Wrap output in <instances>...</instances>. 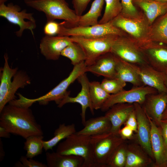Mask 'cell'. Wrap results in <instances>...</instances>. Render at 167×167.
Returning a JSON list of instances; mask_svg holds the SVG:
<instances>
[{"label": "cell", "instance_id": "obj_1", "mask_svg": "<svg viewBox=\"0 0 167 167\" xmlns=\"http://www.w3.org/2000/svg\"><path fill=\"white\" fill-rule=\"evenodd\" d=\"M30 107L19 99L11 101L0 111V126L25 139L32 135H43Z\"/></svg>", "mask_w": 167, "mask_h": 167}, {"label": "cell", "instance_id": "obj_2", "mask_svg": "<svg viewBox=\"0 0 167 167\" xmlns=\"http://www.w3.org/2000/svg\"><path fill=\"white\" fill-rule=\"evenodd\" d=\"M25 4L45 14L47 22L63 20L67 28L78 26L79 16L71 9L65 0H24Z\"/></svg>", "mask_w": 167, "mask_h": 167}, {"label": "cell", "instance_id": "obj_3", "mask_svg": "<svg viewBox=\"0 0 167 167\" xmlns=\"http://www.w3.org/2000/svg\"><path fill=\"white\" fill-rule=\"evenodd\" d=\"M56 152L62 155L81 156L84 159L83 167H95L90 136L75 132L59 143Z\"/></svg>", "mask_w": 167, "mask_h": 167}, {"label": "cell", "instance_id": "obj_4", "mask_svg": "<svg viewBox=\"0 0 167 167\" xmlns=\"http://www.w3.org/2000/svg\"><path fill=\"white\" fill-rule=\"evenodd\" d=\"M90 137L95 167H108L115 150L126 140L111 132Z\"/></svg>", "mask_w": 167, "mask_h": 167}, {"label": "cell", "instance_id": "obj_5", "mask_svg": "<svg viewBox=\"0 0 167 167\" xmlns=\"http://www.w3.org/2000/svg\"><path fill=\"white\" fill-rule=\"evenodd\" d=\"M85 62L74 66L68 76L45 95L35 99H29L22 96L23 101L31 106L34 103L38 102L41 105H46L51 101H54L58 105L66 96L70 94L67 89L82 74L86 73V67Z\"/></svg>", "mask_w": 167, "mask_h": 167}, {"label": "cell", "instance_id": "obj_6", "mask_svg": "<svg viewBox=\"0 0 167 167\" xmlns=\"http://www.w3.org/2000/svg\"><path fill=\"white\" fill-rule=\"evenodd\" d=\"M121 36L110 35L97 38H88L79 36H71L70 39L79 44L84 50L86 57L87 66L91 65L100 56L110 52L115 41Z\"/></svg>", "mask_w": 167, "mask_h": 167}, {"label": "cell", "instance_id": "obj_7", "mask_svg": "<svg viewBox=\"0 0 167 167\" xmlns=\"http://www.w3.org/2000/svg\"><path fill=\"white\" fill-rule=\"evenodd\" d=\"M110 22L114 27L129 34L140 46L151 42L149 39L150 26L144 16L132 18L120 14Z\"/></svg>", "mask_w": 167, "mask_h": 167}, {"label": "cell", "instance_id": "obj_8", "mask_svg": "<svg viewBox=\"0 0 167 167\" xmlns=\"http://www.w3.org/2000/svg\"><path fill=\"white\" fill-rule=\"evenodd\" d=\"M115 35L121 36L125 35L124 32L113 26L110 22L104 24L88 26H77L67 28L61 23L59 36H79L88 38L101 37Z\"/></svg>", "mask_w": 167, "mask_h": 167}, {"label": "cell", "instance_id": "obj_9", "mask_svg": "<svg viewBox=\"0 0 167 167\" xmlns=\"http://www.w3.org/2000/svg\"><path fill=\"white\" fill-rule=\"evenodd\" d=\"M33 14L27 12L26 9L21 10L19 5L10 3L6 5L0 4V16L4 18L10 23L19 27L15 32L16 36L21 37L25 30H29L33 36V30L36 27V20Z\"/></svg>", "mask_w": 167, "mask_h": 167}, {"label": "cell", "instance_id": "obj_10", "mask_svg": "<svg viewBox=\"0 0 167 167\" xmlns=\"http://www.w3.org/2000/svg\"><path fill=\"white\" fill-rule=\"evenodd\" d=\"M119 36L112 45L110 52L129 63L139 66L149 64L140 46L132 39Z\"/></svg>", "mask_w": 167, "mask_h": 167}, {"label": "cell", "instance_id": "obj_11", "mask_svg": "<svg viewBox=\"0 0 167 167\" xmlns=\"http://www.w3.org/2000/svg\"><path fill=\"white\" fill-rule=\"evenodd\" d=\"M157 92L155 89L144 85L134 86L127 90L123 89L117 93L111 94L101 109L102 111H106L113 105L121 103H137L142 105L148 95Z\"/></svg>", "mask_w": 167, "mask_h": 167}, {"label": "cell", "instance_id": "obj_12", "mask_svg": "<svg viewBox=\"0 0 167 167\" xmlns=\"http://www.w3.org/2000/svg\"><path fill=\"white\" fill-rule=\"evenodd\" d=\"M80 84L81 88L80 91L75 97H72L69 95L66 96L58 105V106L61 108L64 105L69 103H78L81 107V116L82 123L84 126L86 120V113L87 109L89 108L92 115L94 114L91 99L89 92V83L86 73L81 75L77 79Z\"/></svg>", "mask_w": 167, "mask_h": 167}, {"label": "cell", "instance_id": "obj_13", "mask_svg": "<svg viewBox=\"0 0 167 167\" xmlns=\"http://www.w3.org/2000/svg\"><path fill=\"white\" fill-rule=\"evenodd\" d=\"M137 122V142L150 156L154 162L150 142L151 125L148 117L141 105L133 103Z\"/></svg>", "mask_w": 167, "mask_h": 167}, {"label": "cell", "instance_id": "obj_14", "mask_svg": "<svg viewBox=\"0 0 167 167\" xmlns=\"http://www.w3.org/2000/svg\"><path fill=\"white\" fill-rule=\"evenodd\" d=\"M148 64L165 75L167 74V46L149 42L140 46Z\"/></svg>", "mask_w": 167, "mask_h": 167}, {"label": "cell", "instance_id": "obj_15", "mask_svg": "<svg viewBox=\"0 0 167 167\" xmlns=\"http://www.w3.org/2000/svg\"><path fill=\"white\" fill-rule=\"evenodd\" d=\"M148 117L151 125L150 142L154 159L152 165L154 167H167V145L159 127Z\"/></svg>", "mask_w": 167, "mask_h": 167}, {"label": "cell", "instance_id": "obj_16", "mask_svg": "<svg viewBox=\"0 0 167 167\" xmlns=\"http://www.w3.org/2000/svg\"><path fill=\"white\" fill-rule=\"evenodd\" d=\"M72 42L70 36L46 35L41 40L40 52L47 60H58L62 50Z\"/></svg>", "mask_w": 167, "mask_h": 167}, {"label": "cell", "instance_id": "obj_17", "mask_svg": "<svg viewBox=\"0 0 167 167\" xmlns=\"http://www.w3.org/2000/svg\"><path fill=\"white\" fill-rule=\"evenodd\" d=\"M167 105V93L157 92L148 95L142 105L146 114L159 126Z\"/></svg>", "mask_w": 167, "mask_h": 167}, {"label": "cell", "instance_id": "obj_18", "mask_svg": "<svg viewBox=\"0 0 167 167\" xmlns=\"http://www.w3.org/2000/svg\"><path fill=\"white\" fill-rule=\"evenodd\" d=\"M131 64L143 85L155 89L158 92L167 93V88L165 84V74L156 70L149 64L139 66Z\"/></svg>", "mask_w": 167, "mask_h": 167}, {"label": "cell", "instance_id": "obj_19", "mask_svg": "<svg viewBox=\"0 0 167 167\" xmlns=\"http://www.w3.org/2000/svg\"><path fill=\"white\" fill-rule=\"evenodd\" d=\"M116 57L110 52L99 57L91 65L86 66V72H89L105 78H116Z\"/></svg>", "mask_w": 167, "mask_h": 167}, {"label": "cell", "instance_id": "obj_20", "mask_svg": "<svg viewBox=\"0 0 167 167\" xmlns=\"http://www.w3.org/2000/svg\"><path fill=\"white\" fill-rule=\"evenodd\" d=\"M135 109L134 104L118 103L113 105L105 114L111 124L110 132L118 134L121 126L124 124L130 113Z\"/></svg>", "mask_w": 167, "mask_h": 167}, {"label": "cell", "instance_id": "obj_21", "mask_svg": "<svg viewBox=\"0 0 167 167\" xmlns=\"http://www.w3.org/2000/svg\"><path fill=\"white\" fill-rule=\"evenodd\" d=\"M153 161L137 142L127 144L125 167H147L153 164Z\"/></svg>", "mask_w": 167, "mask_h": 167}, {"label": "cell", "instance_id": "obj_22", "mask_svg": "<svg viewBox=\"0 0 167 167\" xmlns=\"http://www.w3.org/2000/svg\"><path fill=\"white\" fill-rule=\"evenodd\" d=\"M143 11L144 16L151 26L159 16L167 12V2L154 0H132Z\"/></svg>", "mask_w": 167, "mask_h": 167}, {"label": "cell", "instance_id": "obj_23", "mask_svg": "<svg viewBox=\"0 0 167 167\" xmlns=\"http://www.w3.org/2000/svg\"><path fill=\"white\" fill-rule=\"evenodd\" d=\"M84 126L76 133L91 136L110 132L111 128V122L105 115L89 119L86 121Z\"/></svg>", "mask_w": 167, "mask_h": 167}, {"label": "cell", "instance_id": "obj_24", "mask_svg": "<svg viewBox=\"0 0 167 167\" xmlns=\"http://www.w3.org/2000/svg\"><path fill=\"white\" fill-rule=\"evenodd\" d=\"M45 156L48 167H83L84 163L81 156L62 155L56 152H47Z\"/></svg>", "mask_w": 167, "mask_h": 167}, {"label": "cell", "instance_id": "obj_25", "mask_svg": "<svg viewBox=\"0 0 167 167\" xmlns=\"http://www.w3.org/2000/svg\"><path fill=\"white\" fill-rule=\"evenodd\" d=\"M116 70V78L134 86L143 85L137 72L132 64L117 57Z\"/></svg>", "mask_w": 167, "mask_h": 167}, {"label": "cell", "instance_id": "obj_26", "mask_svg": "<svg viewBox=\"0 0 167 167\" xmlns=\"http://www.w3.org/2000/svg\"><path fill=\"white\" fill-rule=\"evenodd\" d=\"M5 62L4 66L0 71V111L7 104L6 98L11 84V79L18 71L16 67L12 68L8 64V58L7 54L4 55Z\"/></svg>", "mask_w": 167, "mask_h": 167}, {"label": "cell", "instance_id": "obj_27", "mask_svg": "<svg viewBox=\"0 0 167 167\" xmlns=\"http://www.w3.org/2000/svg\"><path fill=\"white\" fill-rule=\"evenodd\" d=\"M149 39L151 42L167 44V12L150 26Z\"/></svg>", "mask_w": 167, "mask_h": 167}, {"label": "cell", "instance_id": "obj_28", "mask_svg": "<svg viewBox=\"0 0 167 167\" xmlns=\"http://www.w3.org/2000/svg\"><path fill=\"white\" fill-rule=\"evenodd\" d=\"M76 132L75 125L72 123L66 125L65 123L60 124L54 131V137L48 141L43 140V149L45 151L52 149L62 139Z\"/></svg>", "mask_w": 167, "mask_h": 167}, {"label": "cell", "instance_id": "obj_29", "mask_svg": "<svg viewBox=\"0 0 167 167\" xmlns=\"http://www.w3.org/2000/svg\"><path fill=\"white\" fill-rule=\"evenodd\" d=\"M104 2V0H94L89 11L79 17L77 26H88L98 24Z\"/></svg>", "mask_w": 167, "mask_h": 167}, {"label": "cell", "instance_id": "obj_30", "mask_svg": "<svg viewBox=\"0 0 167 167\" xmlns=\"http://www.w3.org/2000/svg\"><path fill=\"white\" fill-rule=\"evenodd\" d=\"M89 92L92 107L96 110L101 109L110 95L96 81L90 82Z\"/></svg>", "mask_w": 167, "mask_h": 167}, {"label": "cell", "instance_id": "obj_31", "mask_svg": "<svg viewBox=\"0 0 167 167\" xmlns=\"http://www.w3.org/2000/svg\"><path fill=\"white\" fill-rule=\"evenodd\" d=\"M30 83L31 79L25 71H18L13 77L9 87L6 100L7 104L15 99V94L19 88H23Z\"/></svg>", "mask_w": 167, "mask_h": 167}, {"label": "cell", "instance_id": "obj_32", "mask_svg": "<svg viewBox=\"0 0 167 167\" xmlns=\"http://www.w3.org/2000/svg\"><path fill=\"white\" fill-rule=\"evenodd\" d=\"M61 55L66 57L74 66L85 61L86 57L81 47L77 43L72 42L62 51Z\"/></svg>", "mask_w": 167, "mask_h": 167}, {"label": "cell", "instance_id": "obj_33", "mask_svg": "<svg viewBox=\"0 0 167 167\" xmlns=\"http://www.w3.org/2000/svg\"><path fill=\"white\" fill-rule=\"evenodd\" d=\"M43 135H33L26 139L24 149L27 151L26 156L28 158H33L42 153L43 146Z\"/></svg>", "mask_w": 167, "mask_h": 167}, {"label": "cell", "instance_id": "obj_34", "mask_svg": "<svg viewBox=\"0 0 167 167\" xmlns=\"http://www.w3.org/2000/svg\"><path fill=\"white\" fill-rule=\"evenodd\" d=\"M104 12L98 24H104L112 21L122 12V7L121 0H104Z\"/></svg>", "mask_w": 167, "mask_h": 167}, {"label": "cell", "instance_id": "obj_35", "mask_svg": "<svg viewBox=\"0 0 167 167\" xmlns=\"http://www.w3.org/2000/svg\"><path fill=\"white\" fill-rule=\"evenodd\" d=\"M127 143L125 141L115 150L109 163L108 167H125L127 155Z\"/></svg>", "mask_w": 167, "mask_h": 167}, {"label": "cell", "instance_id": "obj_36", "mask_svg": "<svg viewBox=\"0 0 167 167\" xmlns=\"http://www.w3.org/2000/svg\"><path fill=\"white\" fill-rule=\"evenodd\" d=\"M126 83L118 78H105L102 80L101 84L107 92L110 94H113L123 90L126 85Z\"/></svg>", "mask_w": 167, "mask_h": 167}, {"label": "cell", "instance_id": "obj_37", "mask_svg": "<svg viewBox=\"0 0 167 167\" xmlns=\"http://www.w3.org/2000/svg\"><path fill=\"white\" fill-rule=\"evenodd\" d=\"M121 0L122 7L121 15L132 18H139L142 16L139 13L132 0Z\"/></svg>", "mask_w": 167, "mask_h": 167}, {"label": "cell", "instance_id": "obj_38", "mask_svg": "<svg viewBox=\"0 0 167 167\" xmlns=\"http://www.w3.org/2000/svg\"><path fill=\"white\" fill-rule=\"evenodd\" d=\"M18 161L15 164V167H47L46 165L32 158H28L26 156H22Z\"/></svg>", "mask_w": 167, "mask_h": 167}, {"label": "cell", "instance_id": "obj_39", "mask_svg": "<svg viewBox=\"0 0 167 167\" xmlns=\"http://www.w3.org/2000/svg\"><path fill=\"white\" fill-rule=\"evenodd\" d=\"M61 23L55 21L47 22L43 29L44 32L46 35L54 36L58 35L60 29Z\"/></svg>", "mask_w": 167, "mask_h": 167}, {"label": "cell", "instance_id": "obj_40", "mask_svg": "<svg viewBox=\"0 0 167 167\" xmlns=\"http://www.w3.org/2000/svg\"><path fill=\"white\" fill-rule=\"evenodd\" d=\"M90 0H72L74 10L77 15L80 17L82 15Z\"/></svg>", "mask_w": 167, "mask_h": 167}, {"label": "cell", "instance_id": "obj_41", "mask_svg": "<svg viewBox=\"0 0 167 167\" xmlns=\"http://www.w3.org/2000/svg\"><path fill=\"white\" fill-rule=\"evenodd\" d=\"M124 125L125 126H129L134 132L136 133L137 128V122L135 109L130 113Z\"/></svg>", "mask_w": 167, "mask_h": 167}, {"label": "cell", "instance_id": "obj_42", "mask_svg": "<svg viewBox=\"0 0 167 167\" xmlns=\"http://www.w3.org/2000/svg\"><path fill=\"white\" fill-rule=\"evenodd\" d=\"M134 132L130 127L125 126L123 127L120 129L118 134L121 138L126 140L131 139L133 137Z\"/></svg>", "mask_w": 167, "mask_h": 167}, {"label": "cell", "instance_id": "obj_43", "mask_svg": "<svg viewBox=\"0 0 167 167\" xmlns=\"http://www.w3.org/2000/svg\"><path fill=\"white\" fill-rule=\"evenodd\" d=\"M164 140L167 145V119L162 120L159 126Z\"/></svg>", "mask_w": 167, "mask_h": 167}, {"label": "cell", "instance_id": "obj_44", "mask_svg": "<svg viewBox=\"0 0 167 167\" xmlns=\"http://www.w3.org/2000/svg\"><path fill=\"white\" fill-rule=\"evenodd\" d=\"M10 133L4 128L0 126V137L5 138L10 137Z\"/></svg>", "mask_w": 167, "mask_h": 167}, {"label": "cell", "instance_id": "obj_45", "mask_svg": "<svg viewBox=\"0 0 167 167\" xmlns=\"http://www.w3.org/2000/svg\"><path fill=\"white\" fill-rule=\"evenodd\" d=\"M0 161H2V159L3 158V157L4 156V149L3 148V144L2 143V141L1 140V139H0Z\"/></svg>", "mask_w": 167, "mask_h": 167}, {"label": "cell", "instance_id": "obj_46", "mask_svg": "<svg viewBox=\"0 0 167 167\" xmlns=\"http://www.w3.org/2000/svg\"><path fill=\"white\" fill-rule=\"evenodd\" d=\"M163 119H167V105L162 115V120Z\"/></svg>", "mask_w": 167, "mask_h": 167}, {"label": "cell", "instance_id": "obj_47", "mask_svg": "<svg viewBox=\"0 0 167 167\" xmlns=\"http://www.w3.org/2000/svg\"><path fill=\"white\" fill-rule=\"evenodd\" d=\"M165 84L166 88H167V74L165 75Z\"/></svg>", "mask_w": 167, "mask_h": 167}, {"label": "cell", "instance_id": "obj_48", "mask_svg": "<svg viewBox=\"0 0 167 167\" xmlns=\"http://www.w3.org/2000/svg\"><path fill=\"white\" fill-rule=\"evenodd\" d=\"M8 0H0V4L5 3Z\"/></svg>", "mask_w": 167, "mask_h": 167}, {"label": "cell", "instance_id": "obj_49", "mask_svg": "<svg viewBox=\"0 0 167 167\" xmlns=\"http://www.w3.org/2000/svg\"><path fill=\"white\" fill-rule=\"evenodd\" d=\"M155 1L162 2H167V0H154Z\"/></svg>", "mask_w": 167, "mask_h": 167}]
</instances>
